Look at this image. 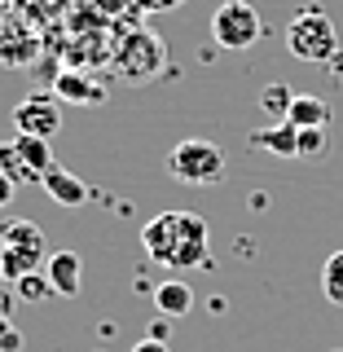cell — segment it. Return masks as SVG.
Segmentation results:
<instances>
[{
  "instance_id": "6da1fadb",
  "label": "cell",
  "mask_w": 343,
  "mask_h": 352,
  "mask_svg": "<svg viewBox=\"0 0 343 352\" xmlns=\"http://www.w3.org/2000/svg\"><path fill=\"white\" fill-rule=\"evenodd\" d=\"M207 238H212V229H207V220L198 212H163L141 229L146 256L172 273L207 264Z\"/></svg>"
},
{
  "instance_id": "7a4b0ae2",
  "label": "cell",
  "mask_w": 343,
  "mask_h": 352,
  "mask_svg": "<svg viewBox=\"0 0 343 352\" xmlns=\"http://www.w3.org/2000/svg\"><path fill=\"white\" fill-rule=\"evenodd\" d=\"M286 49H291V58H300V62L330 66V58L339 53L335 18H330L326 9H317V5L300 9V14L291 18V27H286Z\"/></svg>"
},
{
  "instance_id": "3957f363",
  "label": "cell",
  "mask_w": 343,
  "mask_h": 352,
  "mask_svg": "<svg viewBox=\"0 0 343 352\" xmlns=\"http://www.w3.org/2000/svg\"><path fill=\"white\" fill-rule=\"evenodd\" d=\"M49 260V238L31 220H5L0 225V273L5 282H18L27 273H40Z\"/></svg>"
},
{
  "instance_id": "277c9868",
  "label": "cell",
  "mask_w": 343,
  "mask_h": 352,
  "mask_svg": "<svg viewBox=\"0 0 343 352\" xmlns=\"http://www.w3.org/2000/svg\"><path fill=\"white\" fill-rule=\"evenodd\" d=\"M168 176L176 185H190V190L220 185L225 181V154L207 137H185L168 150Z\"/></svg>"
},
{
  "instance_id": "5b68a950",
  "label": "cell",
  "mask_w": 343,
  "mask_h": 352,
  "mask_svg": "<svg viewBox=\"0 0 343 352\" xmlns=\"http://www.w3.org/2000/svg\"><path fill=\"white\" fill-rule=\"evenodd\" d=\"M163 66H168V44H163V36H154L150 27L128 31L115 44V75L124 84H150L163 75Z\"/></svg>"
},
{
  "instance_id": "8992f818",
  "label": "cell",
  "mask_w": 343,
  "mask_h": 352,
  "mask_svg": "<svg viewBox=\"0 0 343 352\" xmlns=\"http://www.w3.org/2000/svg\"><path fill=\"white\" fill-rule=\"evenodd\" d=\"M264 36V18L251 0H225L212 14V40L220 49H251Z\"/></svg>"
},
{
  "instance_id": "52a82bcc",
  "label": "cell",
  "mask_w": 343,
  "mask_h": 352,
  "mask_svg": "<svg viewBox=\"0 0 343 352\" xmlns=\"http://www.w3.org/2000/svg\"><path fill=\"white\" fill-rule=\"evenodd\" d=\"M62 128V102L58 93H27L22 102L14 106V132L22 137H58Z\"/></svg>"
},
{
  "instance_id": "ba28073f",
  "label": "cell",
  "mask_w": 343,
  "mask_h": 352,
  "mask_svg": "<svg viewBox=\"0 0 343 352\" xmlns=\"http://www.w3.org/2000/svg\"><path fill=\"white\" fill-rule=\"evenodd\" d=\"M44 278H49L53 295H62V300H75L80 295V282H84V260L75 256V251H53L49 260H44Z\"/></svg>"
},
{
  "instance_id": "9c48e42d",
  "label": "cell",
  "mask_w": 343,
  "mask_h": 352,
  "mask_svg": "<svg viewBox=\"0 0 343 352\" xmlns=\"http://www.w3.org/2000/svg\"><path fill=\"white\" fill-rule=\"evenodd\" d=\"M40 190L49 194L58 207H84L88 198H93V190H88V185H84L75 172H66L62 163H53V168L40 176Z\"/></svg>"
},
{
  "instance_id": "30bf717a",
  "label": "cell",
  "mask_w": 343,
  "mask_h": 352,
  "mask_svg": "<svg viewBox=\"0 0 343 352\" xmlns=\"http://www.w3.org/2000/svg\"><path fill=\"white\" fill-rule=\"evenodd\" d=\"M53 93H58V102H75V106H102L106 102V88L93 84L84 71H58Z\"/></svg>"
},
{
  "instance_id": "8fae6325",
  "label": "cell",
  "mask_w": 343,
  "mask_h": 352,
  "mask_svg": "<svg viewBox=\"0 0 343 352\" xmlns=\"http://www.w3.org/2000/svg\"><path fill=\"white\" fill-rule=\"evenodd\" d=\"M251 146L278 154V159H300V128H291V124L282 119V124H273V128L251 132Z\"/></svg>"
},
{
  "instance_id": "7c38bea8",
  "label": "cell",
  "mask_w": 343,
  "mask_h": 352,
  "mask_svg": "<svg viewBox=\"0 0 343 352\" xmlns=\"http://www.w3.org/2000/svg\"><path fill=\"white\" fill-rule=\"evenodd\" d=\"M154 308H159V317H190V308H194V291H190V282H159L154 286Z\"/></svg>"
},
{
  "instance_id": "4fadbf2b",
  "label": "cell",
  "mask_w": 343,
  "mask_h": 352,
  "mask_svg": "<svg viewBox=\"0 0 343 352\" xmlns=\"http://www.w3.org/2000/svg\"><path fill=\"white\" fill-rule=\"evenodd\" d=\"M286 124H291V128H330V106L322 102V97H308V93L300 97V93H295Z\"/></svg>"
},
{
  "instance_id": "5bb4252c",
  "label": "cell",
  "mask_w": 343,
  "mask_h": 352,
  "mask_svg": "<svg viewBox=\"0 0 343 352\" xmlns=\"http://www.w3.org/2000/svg\"><path fill=\"white\" fill-rule=\"evenodd\" d=\"M14 146L22 154V163L36 172V181L53 168V150H49V141H44V137H22V132H14Z\"/></svg>"
},
{
  "instance_id": "9a60e30c",
  "label": "cell",
  "mask_w": 343,
  "mask_h": 352,
  "mask_svg": "<svg viewBox=\"0 0 343 352\" xmlns=\"http://www.w3.org/2000/svg\"><path fill=\"white\" fill-rule=\"evenodd\" d=\"M36 53H40L36 36H22V31H18V40H9V31H0V62H5V66H31Z\"/></svg>"
},
{
  "instance_id": "2e32d148",
  "label": "cell",
  "mask_w": 343,
  "mask_h": 352,
  "mask_svg": "<svg viewBox=\"0 0 343 352\" xmlns=\"http://www.w3.org/2000/svg\"><path fill=\"white\" fill-rule=\"evenodd\" d=\"M291 102H295V93L286 84H264L260 88V110H264V115H273L278 124L291 115Z\"/></svg>"
},
{
  "instance_id": "e0dca14e",
  "label": "cell",
  "mask_w": 343,
  "mask_h": 352,
  "mask_svg": "<svg viewBox=\"0 0 343 352\" xmlns=\"http://www.w3.org/2000/svg\"><path fill=\"white\" fill-rule=\"evenodd\" d=\"M0 176H9L14 185H22V181H36V172L22 163V154H18V146L14 141H0ZM40 185V181H36Z\"/></svg>"
},
{
  "instance_id": "ac0fdd59",
  "label": "cell",
  "mask_w": 343,
  "mask_h": 352,
  "mask_svg": "<svg viewBox=\"0 0 343 352\" xmlns=\"http://www.w3.org/2000/svg\"><path fill=\"white\" fill-rule=\"evenodd\" d=\"M322 291H326V300L335 308H343V247L322 264Z\"/></svg>"
},
{
  "instance_id": "d6986e66",
  "label": "cell",
  "mask_w": 343,
  "mask_h": 352,
  "mask_svg": "<svg viewBox=\"0 0 343 352\" xmlns=\"http://www.w3.org/2000/svg\"><path fill=\"white\" fill-rule=\"evenodd\" d=\"M14 295L22 304H44L53 295V286H49V278H44V269L40 273H27V278H18L14 282Z\"/></svg>"
},
{
  "instance_id": "ffe728a7",
  "label": "cell",
  "mask_w": 343,
  "mask_h": 352,
  "mask_svg": "<svg viewBox=\"0 0 343 352\" xmlns=\"http://www.w3.org/2000/svg\"><path fill=\"white\" fill-rule=\"evenodd\" d=\"M326 128H300V159H326Z\"/></svg>"
},
{
  "instance_id": "44dd1931",
  "label": "cell",
  "mask_w": 343,
  "mask_h": 352,
  "mask_svg": "<svg viewBox=\"0 0 343 352\" xmlns=\"http://www.w3.org/2000/svg\"><path fill=\"white\" fill-rule=\"evenodd\" d=\"M185 5V0H137V9H146V14H163V9H176Z\"/></svg>"
},
{
  "instance_id": "7402d4cb",
  "label": "cell",
  "mask_w": 343,
  "mask_h": 352,
  "mask_svg": "<svg viewBox=\"0 0 343 352\" xmlns=\"http://www.w3.org/2000/svg\"><path fill=\"white\" fill-rule=\"evenodd\" d=\"M168 335H172V317H159V322H150L146 339H163V344H168Z\"/></svg>"
},
{
  "instance_id": "603a6c76",
  "label": "cell",
  "mask_w": 343,
  "mask_h": 352,
  "mask_svg": "<svg viewBox=\"0 0 343 352\" xmlns=\"http://www.w3.org/2000/svg\"><path fill=\"white\" fill-rule=\"evenodd\" d=\"M14 304H18V295L0 286V317H14Z\"/></svg>"
},
{
  "instance_id": "cb8c5ba5",
  "label": "cell",
  "mask_w": 343,
  "mask_h": 352,
  "mask_svg": "<svg viewBox=\"0 0 343 352\" xmlns=\"http://www.w3.org/2000/svg\"><path fill=\"white\" fill-rule=\"evenodd\" d=\"M132 352H172V344H163V339H141Z\"/></svg>"
},
{
  "instance_id": "d4e9b609",
  "label": "cell",
  "mask_w": 343,
  "mask_h": 352,
  "mask_svg": "<svg viewBox=\"0 0 343 352\" xmlns=\"http://www.w3.org/2000/svg\"><path fill=\"white\" fill-rule=\"evenodd\" d=\"M22 348V335L18 330H9V335H0V352H18Z\"/></svg>"
},
{
  "instance_id": "484cf974",
  "label": "cell",
  "mask_w": 343,
  "mask_h": 352,
  "mask_svg": "<svg viewBox=\"0 0 343 352\" xmlns=\"http://www.w3.org/2000/svg\"><path fill=\"white\" fill-rule=\"evenodd\" d=\"M14 190H18V185H14V181H9V176H0V207H5V203H9V198H14Z\"/></svg>"
},
{
  "instance_id": "4316f807",
  "label": "cell",
  "mask_w": 343,
  "mask_h": 352,
  "mask_svg": "<svg viewBox=\"0 0 343 352\" xmlns=\"http://www.w3.org/2000/svg\"><path fill=\"white\" fill-rule=\"evenodd\" d=\"M330 75L343 84V53H335V58H330Z\"/></svg>"
},
{
  "instance_id": "83f0119b",
  "label": "cell",
  "mask_w": 343,
  "mask_h": 352,
  "mask_svg": "<svg viewBox=\"0 0 343 352\" xmlns=\"http://www.w3.org/2000/svg\"><path fill=\"white\" fill-rule=\"evenodd\" d=\"M9 330H14V322H9V317H0V335H9Z\"/></svg>"
},
{
  "instance_id": "f1b7e54d",
  "label": "cell",
  "mask_w": 343,
  "mask_h": 352,
  "mask_svg": "<svg viewBox=\"0 0 343 352\" xmlns=\"http://www.w3.org/2000/svg\"><path fill=\"white\" fill-rule=\"evenodd\" d=\"M0 282H5V273H0Z\"/></svg>"
}]
</instances>
